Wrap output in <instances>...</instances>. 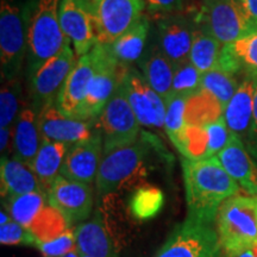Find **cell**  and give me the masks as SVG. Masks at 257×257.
<instances>
[{
	"mask_svg": "<svg viewBox=\"0 0 257 257\" xmlns=\"http://www.w3.org/2000/svg\"><path fill=\"white\" fill-rule=\"evenodd\" d=\"M181 166L187 218L213 225L221 205L239 193V185L225 170L217 156L198 161L182 157Z\"/></svg>",
	"mask_w": 257,
	"mask_h": 257,
	"instance_id": "cell-1",
	"label": "cell"
},
{
	"mask_svg": "<svg viewBox=\"0 0 257 257\" xmlns=\"http://www.w3.org/2000/svg\"><path fill=\"white\" fill-rule=\"evenodd\" d=\"M219 248L226 257H238L257 245V197L233 195L221 205L216 219Z\"/></svg>",
	"mask_w": 257,
	"mask_h": 257,
	"instance_id": "cell-2",
	"label": "cell"
},
{
	"mask_svg": "<svg viewBox=\"0 0 257 257\" xmlns=\"http://www.w3.org/2000/svg\"><path fill=\"white\" fill-rule=\"evenodd\" d=\"M61 0H37L28 27L29 69L31 75L70 42L61 28Z\"/></svg>",
	"mask_w": 257,
	"mask_h": 257,
	"instance_id": "cell-3",
	"label": "cell"
},
{
	"mask_svg": "<svg viewBox=\"0 0 257 257\" xmlns=\"http://www.w3.org/2000/svg\"><path fill=\"white\" fill-rule=\"evenodd\" d=\"M193 21L223 47L253 34L238 0H204Z\"/></svg>",
	"mask_w": 257,
	"mask_h": 257,
	"instance_id": "cell-4",
	"label": "cell"
},
{
	"mask_svg": "<svg viewBox=\"0 0 257 257\" xmlns=\"http://www.w3.org/2000/svg\"><path fill=\"white\" fill-rule=\"evenodd\" d=\"M148 140L149 136L142 134V137L134 144L115 149L102 156L95 180L96 194L99 197L115 192L143 169L152 149V144Z\"/></svg>",
	"mask_w": 257,
	"mask_h": 257,
	"instance_id": "cell-5",
	"label": "cell"
},
{
	"mask_svg": "<svg viewBox=\"0 0 257 257\" xmlns=\"http://www.w3.org/2000/svg\"><path fill=\"white\" fill-rule=\"evenodd\" d=\"M104 144V154L134 144L140 140L141 124L121 85L96 119Z\"/></svg>",
	"mask_w": 257,
	"mask_h": 257,
	"instance_id": "cell-6",
	"label": "cell"
},
{
	"mask_svg": "<svg viewBox=\"0 0 257 257\" xmlns=\"http://www.w3.org/2000/svg\"><path fill=\"white\" fill-rule=\"evenodd\" d=\"M28 48L23 14L14 0L0 3V61L4 81L17 79Z\"/></svg>",
	"mask_w": 257,
	"mask_h": 257,
	"instance_id": "cell-7",
	"label": "cell"
},
{
	"mask_svg": "<svg viewBox=\"0 0 257 257\" xmlns=\"http://www.w3.org/2000/svg\"><path fill=\"white\" fill-rule=\"evenodd\" d=\"M98 44L111 46L141 21L147 9L144 0H91Z\"/></svg>",
	"mask_w": 257,
	"mask_h": 257,
	"instance_id": "cell-8",
	"label": "cell"
},
{
	"mask_svg": "<svg viewBox=\"0 0 257 257\" xmlns=\"http://www.w3.org/2000/svg\"><path fill=\"white\" fill-rule=\"evenodd\" d=\"M96 66L83 104L81 120H96L112 95L119 87L127 67L115 60L108 47L96 44Z\"/></svg>",
	"mask_w": 257,
	"mask_h": 257,
	"instance_id": "cell-9",
	"label": "cell"
},
{
	"mask_svg": "<svg viewBox=\"0 0 257 257\" xmlns=\"http://www.w3.org/2000/svg\"><path fill=\"white\" fill-rule=\"evenodd\" d=\"M219 249L212 225L186 218L176 225L155 257H216Z\"/></svg>",
	"mask_w": 257,
	"mask_h": 257,
	"instance_id": "cell-10",
	"label": "cell"
},
{
	"mask_svg": "<svg viewBox=\"0 0 257 257\" xmlns=\"http://www.w3.org/2000/svg\"><path fill=\"white\" fill-rule=\"evenodd\" d=\"M78 57L68 44L56 56L48 60L31 75V94L37 113L44 106L56 102L64 82L72 72Z\"/></svg>",
	"mask_w": 257,
	"mask_h": 257,
	"instance_id": "cell-11",
	"label": "cell"
},
{
	"mask_svg": "<svg viewBox=\"0 0 257 257\" xmlns=\"http://www.w3.org/2000/svg\"><path fill=\"white\" fill-rule=\"evenodd\" d=\"M120 85L142 126L165 127L166 100L150 87L142 74L127 67Z\"/></svg>",
	"mask_w": 257,
	"mask_h": 257,
	"instance_id": "cell-12",
	"label": "cell"
},
{
	"mask_svg": "<svg viewBox=\"0 0 257 257\" xmlns=\"http://www.w3.org/2000/svg\"><path fill=\"white\" fill-rule=\"evenodd\" d=\"M59 16L76 57L87 55L98 44L91 0H61Z\"/></svg>",
	"mask_w": 257,
	"mask_h": 257,
	"instance_id": "cell-13",
	"label": "cell"
},
{
	"mask_svg": "<svg viewBox=\"0 0 257 257\" xmlns=\"http://www.w3.org/2000/svg\"><path fill=\"white\" fill-rule=\"evenodd\" d=\"M48 205L63 214L68 223H83L91 216L93 208V189L91 185L72 181L60 175L47 191Z\"/></svg>",
	"mask_w": 257,
	"mask_h": 257,
	"instance_id": "cell-14",
	"label": "cell"
},
{
	"mask_svg": "<svg viewBox=\"0 0 257 257\" xmlns=\"http://www.w3.org/2000/svg\"><path fill=\"white\" fill-rule=\"evenodd\" d=\"M40 130L43 138L68 146L88 140L96 133V120H80L64 115L56 102L48 104L38 112Z\"/></svg>",
	"mask_w": 257,
	"mask_h": 257,
	"instance_id": "cell-15",
	"label": "cell"
},
{
	"mask_svg": "<svg viewBox=\"0 0 257 257\" xmlns=\"http://www.w3.org/2000/svg\"><path fill=\"white\" fill-rule=\"evenodd\" d=\"M104 154V144L99 128L88 140L69 147L64 157L61 174L72 181L91 185L95 182Z\"/></svg>",
	"mask_w": 257,
	"mask_h": 257,
	"instance_id": "cell-16",
	"label": "cell"
},
{
	"mask_svg": "<svg viewBox=\"0 0 257 257\" xmlns=\"http://www.w3.org/2000/svg\"><path fill=\"white\" fill-rule=\"evenodd\" d=\"M95 66L96 53L93 48L87 55L80 57L67 78L56 100L57 108L67 117L75 119H80L81 117L83 104L95 72Z\"/></svg>",
	"mask_w": 257,
	"mask_h": 257,
	"instance_id": "cell-17",
	"label": "cell"
},
{
	"mask_svg": "<svg viewBox=\"0 0 257 257\" xmlns=\"http://www.w3.org/2000/svg\"><path fill=\"white\" fill-rule=\"evenodd\" d=\"M157 46L175 64L189 60L194 37V21L182 15L163 16L156 23Z\"/></svg>",
	"mask_w": 257,
	"mask_h": 257,
	"instance_id": "cell-18",
	"label": "cell"
},
{
	"mask_svg": "<svg viewBox=\"0 0 257 257\" xmlns=\"http://www.w3.org/2000/svg\"><path fill=\"white\" fill-rule=\"evenodd\" d=\"M217 157L239 187L248 194L257 197V165L250 157L239 136L233 134L229 144Z\"/></svg>",
	"mask_w": 257,
	"mask_h": 257,
	"instance_id": "cell-19",
	"label": "cell"
},
{
	"mask_svg": "<svg viewBox=\"0 0 257 257\" xmlns=\"http://www.w3.org/2000/svg\"><path fill=\"white\" fill-rule=\"evenodd\" d=\"M42 143L38 113L30 106H24L19 112L12 133L14 157L32 165Z\"/></svg>",
	"mask_w": 257,
	"mask_h": 257,
	"instance_id": "cell-20",
	"label": "cell"
},
{
	"mask_svg": "<svg viewBox=\"0 0 257 257\" xmlns=\"http://www.w3.org/2000/svg\"><path fill=\"white\" fill-rule=\"evenodd\" d=\"M74 234L79 253L92 257H117L113 242L99 211L91 220L79 224Z\"/></svg>",
	"mask_w": 257,
	"mask_h": 257,
	"instance_id": "cell-21",
	"label": "cell"
},
{
	"mask_svg": "<svg viewBox=\"0 0 257 257\" xmlns=\"http://www.w3.org/2000/svg\"><path fill=\"white\" fill-rule=\"evenodd\" d=\"M138 63L141 74L150 87L167 100L172 93L175 63L163 54L159 46L150 48L146 54H143Z\"/></svg>",
	"mask_w": 257,
	"mask_h": 257,
	"instance_id": "cell-22",
	"label": "cell"
},
{
	"mask_svg": "<svg viewBox=\"0 0 257 257\" xmlns=\"http://www.w3.org/2000/svg\"><path fill=\"white\" fill-rule=\"evenodd\" d=\"M2 197L27 194L31 192H44L34 168L17 159L2 157Z\"/></svg>",
	"mask_w": 257,
	"mask_h": 257,
	"instance_id": "cell-23",
	"label": "cell"
},
{
	"mask_svg": "<svg viewBox=\"0 0 257 257\" xmlns=\"http://www.w3.org/2000/svg\"><path fill=\"white\" fill-rule=\"evenodd\" d=\"M253 94H255V78L245 79L240 82L232 99L224 108V119L231 133L243 136L251 128Z\"/></svg>",
	"mask_w": 257,
	"mask_h": 257,
	"instance_id": "cell-24",
	"label": "cell"
},
{
	"mask_svg": "<svg viewBox=\"0 0 257 257\" xmlns=\"http://www.w3.org/2000/svg\"><path fill=\"white\" fill-rule=\"evenodd\" d=\"M218 68L232 74L245 72L249 78H257V32L224 46Z\"/></svg>",
	"mask_w": 257,
	"mask_h": 257,
	"instance_id": "cell-25",
	"label": "cell"
},
{
	"mask_svg": "<svg viewBox=\"0 0 257 257\" xmlns=\"http://www.w3.org/2000/svg\"><path fill=\"white\" fill-rule=\"evenodd\" d=\"M68 144L53 142L42 137V143L36 157L31 167L40 180L42 188L47 194V191L53 185V182L61 174L64 157L69 149Z\"/></svg>",
	"mask_w": 257,
	"mask_h": 257,
	"instance_id": "cell-26",
	"label": "cell"
},
{
	"mask_svg": "<svg viewBox=\"0 0 257 257\" xmlns=\"http://www.w3.org/2000/svg\"><path fill=\"white\" fill-rule=\"evenodd\" d=\"M150 23L146 15L130 30L117 38L108 49L120 64L128 67V64L140 61L144 54L147 38L149 35Z\"/></svg>",
	"mask_w": 257,
	"mask_h": 257,
	"instance_id": "cell-27",
	"label": "cell"
},
{
	"mask_svg": "<svg viewBox=\"0 0 257 257\" xmlns=\"http://www.w3.org/2000/svg\"><path fill=\"white\" fill-rule=\"evenodd\" d=\"M223 114L224 106L205 89L200 88L187 98L185 114L186 124L205 126L219 119Z\"/></svg>",
	"mask_w": 257,
	"mask_h": 257,
	"instance_id": "cell-28",
	"label": "cell"
},
{
	"mask_svg": "<svg viewBox=\"0 0 257 257\" xmlns=\"http://www.w3.org/2000/svg\"><path fill=\"white\" fill-rule=\"evenodd\" d=\"M186 160L208 159V136L205 126L186 124L178 133L168 136Z\"/></svg>",
	"mask_w": 257,
	"mask_h": 257,
	"instance_id": "cell-29",
	"label": "cell"
},
{
	"mask_svg": "<svg viewBox=\"0 0 257 257\" xmlns=\"http://www.w3.org/2000/svg\"><path fill=\"white\" fill-rule=\"evenodd\" d=\"M46 201H48V199L44 192L12 195L6 198L5 210L9 212L12 220L29 229L38 213L47 206Z\"/></svg>",
	"mask_w": 257,
	"mask_h": 257,
	"instance_id": "cell-30",
	"label": "cell"
},
{
	"mask_svg": "<svg viewBox=\"0 0 257 257\" xmlns=\"http://www.w3.org/2000/svg\"><path fill=\"white\" fill-rule=\"evenodd\" d=\"M221 49L223 46L216 38L197 28L189 53V62L201 73H206L218 67Z\"/></svg>",
	"mask_w": 257,
	"mask_h": 257,
	"instance_id": "cell-31",
	"label": "cell"
},
{
	"mask_svg": "<svg viewBox=\"0 0 257 257\" xmlns=\"http://www.w3.org/2000/svg\"><path fill=\"white\" fill-rule=\"evenodd\" d=\"M70 224L60 211L47 205L29 226L32 237L38 243H47L70 230ZM36 246V245H35Z\"/></svg>",
	"mask_w": 257,
	"mask_h": 257,
	"instance_id": "cell-32",
	"label": "cell"
},
{
	"mask_svg": "<svg viewBox=\"0 0 257 257\" xmlns=\"http://www.w3.org/2000/svg\"><path fill=\"white\" fill-rule=\"evenodd\" d=\"M239 85L240 82L237 80L236 74L226 72L218 67L202 73L201 76V88L211 93L224 106V108L232 99Z\"/></svg>",
	"mask_w": 257,
	"mask_h": 257,
	"instance_id": "cell-33",
	"label": "cell"
},
{
	"mask_svg": "<svg viewBox=\"0 0 257 257\" xmlns=\"http://www.w3.org/2000/svg\"><path fill=\"white\" fill-rule=\"evenodd\" d=\"M19 98L21 85L17 79L3 83L0 92V133H14V125L21 112Z\"/></svg>",
	"mask_w": 257,
	"mask_h": 257,
	"instance_id": "cell-34",
	"label": "cell"
},
{
	"mask_svg": "<svg viewBox=\"0 0 257 257\" xmlns=\"http://www.w3.org/2000/svg\"><path fill=\"white\" fill-rule=\"evenodd\" d=\"M165 197L161 189L152 186L138 188L130 200V211L138 220L152 219L161 211Z\"/></svg>",
	"mask_w": 257,
	"mask_h": 257,
	"instance_id": "cell-35",
	"label": "cell"
},
{
	"mask_svg": "<svg viewBox=\"0 0 257 257\" xmlns=\"http://www.w3.org/2000/svg\"><path fill=\"white\" fill-rule=\"evenodd\" d=\"M202 73L188 61L175 64L170 95H180L188 98L201 88Z\"/></svg>",
	"mask_w": 257,
	"mask_h": 257,
	"instance_id": "cell-36",
	"label": "cell"
},
{
	"mask_svg": "<svg viewBox=\"0 0 257 257\" xmlns=\"http://www.w3.org/2000/svg\"><path fill=\"white\" fill-rule=\"evenodd\" d=\"M186 104H187L186 96L169 95L166 100L165 130L168 136L176 134L186 125Z\"/></svg>",
	"mask_w": 257,
	"mask_h": 257,
	"instance_id": "cell-37",
	"label": "cell"
},
{
	"mask_svg": "<svg viewBox=\"0 0 257 257\" xmlns=\"http://www.w3.org/2000/svg\"><path fill=\"white\" fill-rule=\"evenodd\" d=\"M205 128L208 136V155L210 157L217 156L229 144L233 133H231L224 117L205 125Z\"/></svg>",
	"mask_w": 257,
	"mask_h": 257,
	"instance_id": "cell-38",
	"label": "cell"
},
{
	"mask_svg": "<svg viewBox=\"0 0 257 257\" xmlns=\"http://www.w3.org/2000/svg\"><path fill=\"white\" fill-rule=\"evenodd\" d=\"M0 243L3 245H36L29 229L14 220L0 226Z\"/></svg>",
	"mask_w": 257,
	"mask_h": 257,
	"instance_id": "cell-39",
	"label": "cell"
},
{
	"mask_svg": "<svg viewBox=\"0 0 257 257\" xmlns=\"http://www.w3.org/2000/svg\"><path fill=\"white\" fill-rule=\"evenodd\" d=\"M36 248L41 250L44 257H63L76 249L75 234L74 231L68 230L50 242L36 244Z\"/></svg>",
	"mask_w": 257,
	"mask_h": 257,
	"instance_id": "cell-40",
	"label": "cell"
},
{
	"mask_svg": "<svg viewBox=\"0 0 257 257\" xmlns=\"http://www.w3.org/2000/svg\"><path fill=\"white\" fill-rule=\"evenodd\" d=\"M147 9L157 14H175L184 9V0H144Z\"/></svg>",
	"mask_w": 257,
	"mask_h": 257,
	"instance_id": "cell-41",
	"label": "cell"
},
{
	"mask_svg": "<svg viewBox=\"0 0 257 257\" xmlns=\"http://www.w3.org/2000/svg\"><path fill=\"white\" fill-rule=\"evenodd\" d=\"M253 32H257V0H238Z\"/></svg>",
	"mask_w": 257,
	"mask_h": 257,
	"instance_id": "cell-42",
	"label": "cell"
},
{
	"mask_svg": "<svg viewBox=\"0 0 257 257\" xmlns=\"http://www.w3.org/2000/svg\"><path fill=\"white\" fill-rule=\"evenodd\" d=\"M251 131L257 140V78H255V94H253V111H252V123Z\"/></svg>",
	"mask_w": 257,
	"mask_h": 257,
	"instance_id": "cell-43",
	"label": "cell"
},
{
	"mask_svg": "<svg viewBox=\"0 0 257 257\" xmlns=\"http://www.w3.org/2000/svg\"><path fill=\"white\" fill-rule=\"evenodd\" d=\"M10 221H12V218L9 214V212L6 210H2V213H0V226L10 223Z\"/></svg>",
	"mask_w": 257,
	"mask_h": 257,
	"instance_id": "cell-44",
	"label": "cell"
},
{
	"mask_svg": "<svg viewBox=\"0 0 257 257\" xmlns=\"http://www.w3.org/2000/svg\"><path fill=\"white\" fill-rule=\"evenodd\" d=\"M238 257H257V245H255L251 249L246 250V251L242 252Z\"/></svg>",
	"mask_w": 257,
	"mask_h": 257,
	"instance_id": "cell-45",
	"label": "cell"
},
{
	"mask_svg": "<svg viewBox=\"0 0 257 257\" xmlns=\"http://www.w3.org/2000/svg\"><path fill=\"white\" fill-rule=\"evenodd\" d=\"M63 257H80V253H79L78 250L75 249V250H73V251L67 253V255H64Z\"/></svg>",
	"mask_w": 257,
	"mask_h": 257,
	"instance_id": "cell-46",
	"label": "cell"
},
{
	"mask_svg": "<svg viewBox=\"0 0 257 257\" xmlns=\"http://www.w3.org/2000/svg\"><path fill=\"white\" fill-rule=\"evenodd\" d=\"M80 257H92V256H87V255H82V253H80Z\"/></svg>",
	"mask_w": 257,
	"mask_h": 257,
	"instance_id": "cell-47",
	"label": "cell"
}]
</instances>
